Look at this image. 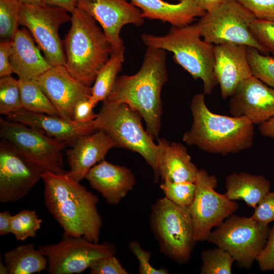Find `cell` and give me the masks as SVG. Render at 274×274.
Wrapping results in <instances>:
<instances>
[{
    "mask_svg": "<svg viewBox=\"0 0 274 274\" xmlns=\"http://www.w3.org/2000/svg\"><path fill=\"white\" fill-rule=\"evenodd\" d=\"M214 54V73L225 99L233 94L241 82L253 76L247 57V46L215 45Z\"/></svg>",
    "mask_w": 274,
    "mask_h": 274,
    "instance_id": "cell-18",
    "label": "cell"
},
{
    "mask_svg": "<svg viewBox=\"0 0 274 274\" xmlns=\"http://www.w3.org/2000/svg\"><path fill=\"white\" fill-rule=\"evenodd\" d=\"M18 80L23 110L59 116L51 101L39 86L36 80Z\"/></svg>",
    "mask_w": 274,
    "mask_h": 274,
    "instance_id": "cell-28",
    "label": "cell"
},
{
    "mask_svg": "<svg viewBox=\"0 0 274 274\" xmlns=\"http://www.w3.org/2000/svg\"><path fill=\"white\" fill-rule=\"evenodd\" d=\"M8 118L39 130L47 135L63 141L71 146L81 136L95 131L93 121L87 124H80L59 116L35 113L23 109L8 117Z\"/></svg>",
    "mask_w": 274,
    "mask_h": 274,
    "instance_id": "cell-21",
    "label": "cell"
},
{
    "mask_svg": "<svg viewBox=\"0 0 274 274\" xmlns=\"http://www.w3.org/2000/svg\"><path fill=\"white\" fill-rule=\"evenodd\" d=\"M44 3L62 8L72 13L77 8L78 0H44Z\"/></svg>",
    "mask_w": 274,
    "mask_h": 274,
    "instance_id": "cell-43",
    "label": "cell"
},
{
    "mask_svg": "<svg viewBox=\"0 0 274 274\" xmlns=\"http://www.w3.org/2000/svg\"><path fill=\"white\" fill-rule=\"evenodd\" d=\"M0 273L1 274H8L9 273V270L7 265L3 263L2 261H0Z\"/></svg>",
    "mask_w": 274,
    "mask_h": 274,
    "instance_id": "cell-47",
    "label": "cell"
},
{
    "mask_svg": "<svg viewBox=\"0 0 274 274\" xmlns=\"http://www.w3.org/2000/svg\"><path fill=\"white\" fill-rule=\"evenodd\" d=\"M149 222L161 253L179 264L190 259L196 241L189 207L179 206L165 196L156 200Z\"/></svg>",
    "mask_w": 274,
    "mask_h": 274,
    "instance_id": "cell-7",
    "label": "cell"
},
{
    "mask_svg": "<svg viewBox=\"0 0 274 274\" xmlns=\"http://www.w3.org/2000/svg\"><path fill=\"white\" fill-rule=\"evenodd\" d=\"M260 269L262 271L274 270V225L269 230L266 243L257 256Z\"/></svg>",
    "mask_w": 274,
    "mask_h": 274,
    "instance_id": "cell-40",
    "label": "cell"
},
{
    "mask_svg": "<svg viewBox=\"0 0 274 274\" xmlns=\"http://www.w3.org/2000/svg\"><path fill=\"white\" fill-rule=\"evenodd\" d=\"M19 1L22 4H42V3H44V0H19Z\"/></svg>",
    "mask_w": 274,
    "mask_h": 274,
    "instance_id": "cell-48",
    "label": "cell"
},
{
    "mask_svg": "<svg viewBox=\"0 0 274 274\" xmlns=\"http://www.w3.org/2000/svg\"><path fill=\"white\" fill-rule=\"evenodd\" d=\"M247 57L252 75L274 89V58L247 47Z\"/></svg>",
    "mask_w": 274,
    "mask_h": 274,
    "instance_id": "cell-32",
    "label": "cell"
},
{
    "mask_svg": "<svg viewBox=\"0 0 274 274\" xmlns=\"http://www.w3.org/2000/svg\"><path fill=\"white\" fill-rule=\"evenodd\" d=\"M113 147H115V143L102 130L81 136L72 148L66 151L70 168L67 175L79 182L85 179L89 170L103 160Z\"/></svg>",
    "mask_w": 274,
    "mask_h": 274,
    "instance_id": "cell-19",
    "label": "cell"
},
{
    "mask_svg": "<svg viewBox=\"0 0 274 274\" xmlns=\"http://www.w3.org/2000/svg\"><path fill=\"white\" fill-rule=\"evenodd\" d=\"M269 230L268 225L251 217L232 214L211 231L207 241L228 252L240 266L249 268L264 247Z\"/></svg>",
    "mask_w": 274,
    "mask_h": 274,
    "instance_id": "cell-9",
    "label": "cell"
},
{
    "mask_svg": "<svg viewBox=\"0 0 274 274\" xmlns=\"http://www.w3.org/2000/svg\"><path fill=\"white\" fill-rule=\"evenodd\" d=\"M259 125V130L263 136L274 139V116Z\"/></svg>",
    "mask_w": 274,
    "mask_h": 274,
    "instance_id": "cell-46",
    "label": "cell"
},
{
    "mask_svg": "<svg viewBox=\"0 0 274 274\" xmlns=\"http://www.w3.org/2000/svg\"><path fill=\"white\" fill-rule=\"evenodd\" d=\"M66 173H42L46 208L63 229L64 236H84L97 243L102 226L97 208L98 198Z\"/></svg>",
    "mask_w": 274,
    "mask_h": 274,
    "instance_id": "cell-1",
    "label": "cell"
},
{
    "mask_svg": "<svg viewBox=\"0 0 274 274\" xmlns=\"http://www.w3.org/2000/svg\"><path fill=\"white\" fill-rule=\"evenodd\" d=\"M128 247L139 261V273L167 274L168 273V270L165 268H157L151 264L150 260L151 253L149 251L144 250L136 241H130Z\"/></svg>",
    "mask_w": 274,
    "mask_h": 274,
    "instance_id": "cell-36",
    "label": "cell"
},
{
    "mask_svg": "<svg viewBox=\"0 0 274 274\" xmlns=\"http://www.w3.org/2000/svg\"><path fill=\"white\" fill-rule=\"evenodd\" d=\"M251 217L263 225L268 224L274 221V191H270L255 208Z\"/></svg>",
    "mask_w": 274,
    "mask_h": 274,
    "instance_id": "cell-39",
    "label": "cell"
},
{
    "mask_svg": "<svg viewBox=\"0 0 274 274\" xmlns=\"http://www.w3.org/2000/svg\"><path fill=\"white\" fill-rule=\"evenodd\" d=\"M142 12L143 17L168 22L173 26L190 24L197 17H202L207 12L194 0H178L170 4L163 0H130Z\"/></svg>",
    "mask_w": 274,
    "mask_h": 274,
    "instance_id": "cell-24",
    "label": "cell"
},
{
    "mask_svg": "<svg viewBox=\"0 0 274 274\" xmlns=\"http://www.w3.org/2000/svg\"><path fill=\"white\" fill-rule=\"evenodd\" d=\"M42 220L34 210H24L12 215L10 232L18 241H23L28 237H35L41 228Z\"/></svg>",
    "mask_w": 274,
    "mask_h": 274,
    "instance_id": "cell-31",
    "label": "cell"
},
{
    "mask_svg": "<svg viewBox=\"0 0 274 274\" xmlns=\"http://www.w3.org/2000/svg\"><path fill=\"white\" fill-rule=\"evenodd\" d=\"M229 108L232 116L260 124L274 116V89L252 76L237 86Z\"/></svg>",
    "mask_w": 274,
    "mask_h": 274,
    "instance_id": "cell-17",
    "label": "cell"
},
{
    "mask_svg": "<svg viewBox=\"0 0 274 274\" xmlns=\"http://www.w3.org/2000/svg\"><path fill=\"white\" fill-rule=\"evenodd\" d=\"M124 50H113L109 59L97 74L89 98L94 106L99 101H104L112 91L117 75L122 70Z\"/></svg>",
    "mask_w": 274,
    "mask_h": 274,
    "instance_id": "cell-27",
    "label": "cell"
},
{
    "mask_svg": "<svg viewBox=\"0 0 274 274\" xmlns=\"http://www.w3.org/2000/svg\"><path fill=\"white\" fill-rule=\"evenodd\" d=\"M12 40H3L0 42V77L13 73L11 63Z\"/></svg>",
    "mask_w": 274,
    "mask_h": 274,
    "instance_id": "cell-42",
    "label": "cell"
},
{
    "mask_svg": "<svg viewBox=\"0 0 274 274\" xmlns=\"http://www.w3.org/2000/svg\"><path fill=\"white\" fill-rule=\"evenodd\" d=\"M196 191L189 207L196 242L207 240L211 230L233 214L238 204L224 194L217 192V180L204 169H199L195 181Z\"/></svg>",
    "mask_w": 274,
    "mask_h": 274,
    "instance_id": "cell-13",
    "label": "cell"
},
{
    "mask_svg": "<svg viewBox=\"0 0 274 274\" xmlns=\"http://www.w3.org/2000/svg\"><path fill=\"white\" fill-rule=\"evenodd\" d=\"M43 172L28 161L7 140L0 142V202L17 201L42 179Z\"/></svg>",
    "mask_w": 274,
    "mask_h": 274,
    "instance_id": "cell-14",
    "label": "cell"
},
{
    "mask_svg": "<svg viewBox=\"0 0 274 274\" xmlns=\"http://www.w3.org/2000/svg\"><path fill=\"white\" fill-rule=\"evenodd\" d=\"M77 7L98 22L113 50H125L120 36L124 25L141 26L144 22L140 9L128 0H78Z\"/></svg>",
    "mask_w": 274,
    "mask_h": 274,
    "instance_id": "cell-15",
    "label": "cell"
},
{
    "mask_svg": "<svg viewBox=\"0 0 274 274\" xmlns=\"http://www.w3.org/2000/svg\"><path fill=\"white\" fill-rule=\"evenodd\" d=\"M22 3L19 0H0V37L12 40L18 30Z\"/></svg>",
    "mask_w": 274,
    "mask_h": 274,
    "instance_id": "cell-33",
    "label": "cell"
},
{
    "mask_svg": "<svg viewBox=\"0 0 274 274\" xmlns=\"http://www.w3.org/2000/svg\"><path fill=\"white\" fill-rule=\"evenodd\" d=\"M4 263L9 274H31L46 269L47 258L32 243L22 245L6 252Z\"/></svg>",
    "mask_w": 274,
    "mask_h": 274,
    "instance_id": "cell-26",
    "label": "cell"
},
{
    "mask_svg": "<svg viewBox=\"0 0 274 274\" xmlns=\"http://www.w3.org/2000/svg\"><path fill=\"white\" fill-rule=\"evenodd\" d=\"M194 2L207 12H211L219 8L225 0H194Z\"/></svg>",
    "mask_w": 274,
    "mask_h": 274,
    "instance_id": "cell-45",
    "label": "cell"
},
{
    "mask_svg": "<svg viewBox=\"0 0 274 274\" xmlns=\"http://www.w3.org/2000/svg\"><path fill=\"white\" fill-rule=\"evenodd\" d=\"M85 179L91 187L111 205L118 204L135 184L134 176L130 169L105 159L93 166Z\"/></svg>",
    "mask_w": 274,
    "mask_h": 274,
    "instance_id": "cell-20",
    "label": "cell"
},
{
    "mask_svg": "<svg viewBox=\"0 0 274 274\" xmlns=\"http://www.w3.org/2000/svg\"><path fill=\"white\" fill-rule=\"evenodd\" d=\"M250 29L259 44L274 58V22L255 18Z\"/></svg>",
    "mask_w": 274,
    "mask_h": 274,
    "instance_id": "cell-35",
    "label": "cell"
},
{
    "mask_svg": "<svg viewBox=\"0 0 274 274\" xmlns=\"http://www.w3.org/2000/svg\"><path fill=\"white\" fill-rule=\"evenodd\" d=\"M91 274H128L115 255L107 256L95 261L89 268Z\"/></svg>",
    "mask_w": 274,
    "mask_h": 274,
    "instance_id": "cell-38",
    "label": "cell"
},
{
    "mask_svg": "<svg viewBox=\"0 0 274 274\" xmlns=\"http://www.w3.org/2000/svg\"><path fill=\"white\" fill-rule=\"evenodd\" d=\"M255 18L236 0H225L219 8L201 17L196 24L206 42L215 45L228 43L253 47L268 55L250 31V25Z\"/></svg>",
    "mask_w": 274,
    "mask_h": 274,
    "instance_id": "cell-8",
    "label": "cell"
},
{
    "mask_svg": "<svg viewBox=\"0 0 274 274\" xmlns=\"http://www.w3.org/2000/svg\"><path fill=\"white\" fill-rule=\"evenodd\" d=\"M38 249L47 259L46 270L50 274L79 273L98 259L117 253L115 245L108 242L99 244L84 236L64 235L58 244Z\"/></svg>",
    "mask_w": 274,
    "mask_h": 274,
    "instance_id": "cell-12",
    "label": "cell"
},
{
    "mask_svg": "<svg viewBox=\"0 0 274 274\" xmlns=\"http://www.w3.org/2000/svg\"><path fill=\"white\" fill-rule=\"evenodd\" d=\"M193 122L183 141L210 153L225 155L251 148L254 124L244 117L215 114L208 108L205 94L195 95L191 101Z\"/></svg>",
    "mask_w": 274,
    "mask_h": 274,
    "instance_id": "cell-3",
    "label": "cell"
},
{
    "mask_svg": "<svg viewBox=\"0 0 274 274\" xmlns=\"http://www.w3.org/2000/svg\"><path fill=\"white\" fill-rule=\"evenodd\" d=\"M71 14V25L64 41L65 66L72 76L90 86L109 59L112 47L88 13L77 7Z\"/></svg>",
    "mask_w": 274,
    "mask_h": 274,
    "instance_id": "cell-4",
    "label": "cell"
},
{
    "mask_svg": "<svg viewBox=\"0 0 274 274\" xmlns=\"http://www.w3.org/2000/svg\"><path fill=\"white\" fill-rule=\"evenodd\" d=\"M201 37L196 23L173 26L164 36L141 35L147 47L172 52L177 63L195 80H201L203 93L210 94L218 84L214 71L215 45L201 39Z\"/></svg>",
    "mask_w": 274,
    "mask_h": 274,
    "instance_id": "cell-5",
    "label": "cell"
},
{
    "mask_svg": "<svg viewBox=\"0 0 274 274\" xmlns=\"http://www.w3.org/2000/svg\"><path fill=\"white\" fill-rule=\"evenodd\" d=\"M202 274H230L233 257L225 250L218 247L201 252Z\"/></svg>",
    "mask_w": 274,
    "mask_h": 274,
    "instance_id": "cell-30",
    "label": "cell"
},
{
    "mask_svg": "<svg viewBox=\"0 0 274 274\" xmlns=\"http://www.w3.org/2000/svg\"><path fill=\"white\" fill-rule=\"evenodd\" d=\"M32 35L25 28L18 29L12 40L10 63L20 80H36L52 66L41 54Z\"/></svg>",
    "mask_w": 274,
    "mask_h": 274,
    "instance_id": "cell-22",
    "label": "cell"
},
{
    "mask_svg": "<svg viewBox=\"0 0 274 274\" xmlns=\"http://www.w3.org/2000/svg\"><path fill=\"white\" fill-rule=\"evenodd\" d=\"M226 192L230 200H242L255 208L269 191V181L261 175L244 172L233 173L226 177Z\"/></svg>",
    "mask_w": 274,
    "mask_h": 274,
    "instance_id": "cell-25",
    "label": "cell"
},
{
    "mask_svg": "<svg viewBox=\"0 0 274 274\" xmlns=\"http://www.w3.org/2000/svg\"><path fill=\"white\" fill-rule=\"evenodd\" d=\"M68 12L45 3L22 4L20 24L27 28L52 66H65L66 63L59 29L62 24L71 21Z\"/></svg>",
    "mask_w": 274,
    "mask_h": 274,
    "instance_id": "cell-11",
    "label": "cell"
},
{
    "mask_svg": "<svg viewBox=\"0 0 274 274\" xmlns=\"http://www.w3.org/2000/svg\"><path fill=\"white\" fill-rule=\"evenodd\" d=\"M159 175L163 181L193 182L199 170L192 162L185 147L179 143L158 139Z\"/></svg>",
    "mask_w": 274,
    "mask_h": 274,
    "instance_id": "cell-23",
    "label": "cell"
},
{
    "mask_svg": "<svg viewBox=\"0 0 274 274\" xmlns=\"http://www.w3.org/2000/svg\"><path fill=\"white\" fill-rule=\"evenodd\" d=\"M12 215L8 211L0 213V235H5L10 233V224Z\"/></svg>",
    "mask_w": 274,
    "mask_h": 274,
    "instance_id": "cell-44",
    "label": "cell"
},
{
    "mask_svg": "<svg viewBox=\"0 0 274 274\" xmlns=\"http://www.w3.org/2000/svg\"><path fill=\"white\" fill-rule=\"evenodd\" d=\"M259 20L274 22V0H236Z\"/></svg>",
    "mask_w": 274,
    "mask_h": 274,
    "instance_id": "cell-37",
    "label": "cell"
},
{
    "mask_svg": "<svg viewBox=\"0 0 274 274\" xmlns=\"http://www.w3.org/2000/svg\"><path fill=\"white\" fill-rule=\"evenodd\" d=\"M97 116L93 121L95 130H102L114 141L115 147L123 148L141 155L152 168L154 181L159 175V147L145 130L142 117L125 103L102 101Z\"/></svg>",
    "mask_w": 274,
    "mask_h": 274,
    "instance_id": "cell-6",
    "label": "cell"
},
{
    "mask_svg": "<svg viewBox=\"0 0 274 274\" xmlns=\"http://www.w3.org/2000/svg\"><path fill=\"white\" fill-rule=\"evenodd\" d=\"M94 107L89 99L79 101L74 110V121L80 124H87L92 122L97 116V114L93 112Z\"/></svg>",
    "mask_w": 274,
    "mask_h": 274,
    "instance_id": "cell-41",
    "label": "cell"
},
{
    "mask_svg": "<svg viewBox=\"0 0 274 274\" xmlns=\"http://www.w3.org/2000/svg\"><path fill=\"white\" fill-rule=\"evenodd\" d=\"M36 81L59 116L68 120L74 121L76 105L91 95V87L72 76L64 65L52 66Z\"/></svg>",
    "mask_w": 274,
    "mask_h": 274,
    "instance_id": "cell-16",
    "label": "cell"
},
{
    "mask_svg": "<svg viewBox=\"0 0 274 274\" xmlns=\"http://www.w3.org/2000/svg\"><path fill=\"white\" fill-rule=\"evenodd\" d=\"M0 136L43 172L66 174L62 151L67 144L22 123L0 119Z\"/></svg>",
    "mask_w": 274,
    "mask_h": 274,
    "instance_id": "cell-10",
    "label": "cell"
},
{
    "mask_svg": "<svg viewBox=\"0 0 274 274\" xmlns=\"http://www.w3.org/2000/svg\"><path fill=\"white\" fill-rule=\"evenodd\" d=\"M165 51L147 47L138 72L118 76L105 100L126 104L138 112L145 122L147 132L153 139L158 136L161 128V92L168 78Z\"/></svg>",
    "mask_w": 274,
    "mask_h": 274,
    "instance_id": "cell-2",
    "label": "cell"
},
{
    "mask_svg": "<svg viewBox=\"0 0 274 274\" xmlns=\"http://www.w3.org/2000/svg\"><path fill=\"white\" fill-rule=\"evenodd\" d=\"M165 197L175 204L188 208L194 198L196 185L193 182H174L167 180L160 186Z\"/></svg>",
    "mask_w": 274,
    "mask_h": 274,
    "instance_id": "cell-34",
    "label": "cell"
},
{
    "mask_svg": "<svg viewBox=\"0 0 274 274\" xmlns=\"http://www.w3.org/2000/svg\"><path fill=\"white\" fill-rule=\"evenodd\" d=\"M23 110L18 80L11 75L0 78V114L7 117Z\"/></svg>",
    "mask_w": 274,
    "mask_h": 274,
    "instance_id": "cell-29",
    "label": "cell"
}]
</instances>
